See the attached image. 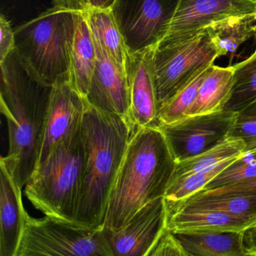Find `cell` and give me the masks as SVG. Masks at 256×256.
Returning <instances> with one entry per match:
<instances>
[{
    "mask_svg": "<svg viewBox=\"0 0 256 256\" xmlns=\"http://www.w3.org/2000/svg\"><path fill=\"white\" fill-rule=\"evenodd\" d=\"M0 108L6 118L10 149L1 157L23 188L36 169L54 86L44 82L16 48L0 62Z\"/></svg>",
    "mask_w": 256,
    "mask_h": 256,
    "instance_id": "1",
    "label": "cell"
},
{
    "mask_svg": "<svg viewBox=\"0 0 256 256\" xmlns=\"http://www.w3.org/2000/svg\"><path fill=\"white\" fill-rule=\"evenodd\" d=\"M82 132L85 160L76 224L104 228L110 192L136 130L128 118L106 113L89 104Z\"/></svg>",
    "mask_w": 256,
    "mask_h": 256,
    "instance_id": "2",
    "label": "cell"
},
{
    "mask_svg": "<svg viewBox=\"0 0 256 256\" xmlns=\"http://www.w3.org/2000/svg\"><path fill=\"white\" fill-rule=\"evenodd\" d=\"M176 164L158 127L138 130L128 142L110 192L104 228H121L145 204L164 196Z\"/></svg>",
    "mask_w": 256,
    "mask_h": 256,
    "instance_id": "3",
    "label": "cell"
},
{
    "mask_svg": "<svg viewBox=\"0 0 256 256\" xmlns=\"http://www.w3.org/2000/svg\"><path fill=\"white\" fill-rule=\"evenodd\" d=\"M86 0H53L52 8L14 30L16 50L44 82L70 77L79 12Z\"/></svg>",
    "mask_w": 256,
    "mask_h": 256,
    "instance_id": "4",
    "label": "cell"
},
{
    "mask_svg": "<svg viewBox=\"0 0 256 256\" xmlns=\"http://www.w3.org/2000/svg\"><path fill=\"white\" fill-rule=\"evenodd\" d=\"M84 160L80 128L37 166L25 186V194L34 208L54 220L76 224Z\"/></svg>",
    "mask_w": 256,
    "mask_h": 256,
    "instance_id": "5",
    "label": "cell"
},
{
    "mask_svg": "<svg viewBox=\"0 0 256 256\" xmlns=\"http://www.w3.org/2000/svg\"><path fill=\"white\" fill-rule=\"evenodd\" d=\"M218 58L206 30L181 37L164 38L152 50V71L158 109Z\"/></svg>",
    "mask_w": 256,
    "mask_h": 256,
    "instance_id": "6",
    "label": "cell"
},
{
    "mask_svg": "<svg viewBox=\"0 0 256 256\" xmlns=\"http://www.w3.org/2000/svg\"><path fill=\"white\" fill-rule=\"evenodd\" d=\"M114 256L104 228L28 214L17 256Z\"/></svg>",
    "mask_w": 256,
    "mask_h": 256,
    "instance_id": "7",
    "label": "cell"
},
{
    "mask_svg": "<svg viewBox=\"0 0 256 256\" xmlns=\"http://www.w3.org/2000/svg\"><path fill=\"white\" fill-rule=\"evenodd\" d=\"M180 0H116L112 8L130 54L156 47L167 36Z\"/></svg>",
    "mask_w": 256,
    "mask_h": 256,
    "instance_id": "8",
    "label": "cell"
},
{
    "mask_svg": "<svg viewBox=\"0 0 256 256\" xmlns=\"http://www.w3.org/2000/svg\"><path fill=\"white\" fill-rule=\"evenodd\" d=\"M239 114L222 110L186 116L173 124L158 127L178 163L211 149L228 137Z\"/></svg>",
    "mask_w": 256,
    "mask_h": 256,
    "instance_id": "9",
    "label": "cell"
},
{
    "mask_svg": "<svg viewBox=\"0 0 256 256\" xmlns=\"http://www.w3.org/2000/svg\"><path fill=\"white\" fill-rule=\"evenodd\" d=\"M167 222V204L162 196L140 208L124 227L104 228V232L114 256H148Z\"/></svg>",
    "mask_w": 256,
    "mask_h": 256,
    "instance_id": "10",
    "label": "cell"
},
{
    "mask_svg": "<svg viewBox=\"0 0 256 256\" xmlns=\"http://www.w3.org/2000/svg\"><path fill=\"white\" fill-rule=\"evenodd\" d=\"M88 106L86 98L72 84L70 77L54 85L37 166L44 162L61 142L80 130Z\"/></svg>",
    "mask_w": 256,
    "mask_h": 256,
    "instance_id": "11",
    "label": "cell"
},
{
    "mask_svg": "<svg viewBox=\"0 0 256 256\" xmlns=\"http://www.w3.org/2000/svg\"><path fill=\"white\" fill-rule=\"evenodd\" d=\"M256 12V0H180L164 38L192 35L228 18Z\"/></svg>",
    "mask_w": 256,
    "mask_h": 256,
    "instance_id": "12",
    "label": "cell"
},
{
    "mask_svg": "<svg viewBox=\"0 0 256 256\" xmlns=\"http://www.w3.org/2000/svg\"><path fill=\"white\" fill-rule=\"evenodd\" d=\"M94 40L96 65L85 98L102 112L128 118L130 96L126 71L116 65Z\"/></svg>",
    "mask_w": 256,
    "mask_h": 256,
    "instance_id": "13",
    "label": "cell"
},
{
    "mask_svg": "<svg viewBox=\"0 0 256 256\" xmlns=\"http://www.w3.org/2000/svg\"><path fill=\"white\" fill-rule=\"evenodd\" d=\"M154 48L128 54L126 70L130 86L128 119L136 131L158 127V106L152 71Z\"/></svg>",
    "mask_w": 256,
    "mask_h": 256,
    "instance_id": "14",
    "label": "cell"
},
{
    "mask_svg": "<svg viewBox=\"0 0 256 256\" xmlns=\"http://www.w3.org/2000/svg\"><path fill=\"white\" fill-rule=\"evenodd\" d=\"M22 190L0 161V256H17L20 247L28 215Z\"/></svg>",
    "mask_w": 256,
    "mask_h": 256,
    "instance_id": "15",
    "label": "cell"
},
{
    "mask_svg": "<svg viewBox=\"0 0 256 256\" xmlns=\"http://www.w3.org/2000/svg\"><path fill=\"white\" fill-rule=\"evenodd\" d=\"M254 224L256 216L212 210H168L167 227L174 233L242 232Z\"/></svg>",
    "mask_w": 256,
    "mask_h": 256,
    "instance_id": "16",
    "label": "cell"
},
{
    "mask_svg": "<svg viewBox=\"0 0 256 256\" xmlns=\"http://www.w3.org/2000/svg\"><path fill=\"white\" fill-rule=\"evenodd\" d=\"M88 5L79 12L70 68V80L84 98L97 60L95 40L88 20Z\"/></svg>",
    "mask_w": 256,
    "mask_h": 256,
    "instance_id": "17",
    "label": "cell"
},
{
    "mask_svg": "<svg viewBox=\"0 0 256 256\" xmlns=\"http://www.w3.org/2000/svg\"><path fill=\"white\" fill-rule=\"evenodd\" d=\"M174 234L188 256H248L244 232Z\"/></svg>",
    "mask_w": 256,
    "mask_h": 256,
    "instance_id": "18",
    "label": "cell"
},
{
    "mask_svg": "<svg viewBox=\"0 0 256 256\" xmlns=\"http://www.w3.org/2000/svg\"><path fill=\"white\" fill-rule=\"evenodd\" d=\"M234 73V66H211L186 116L206 114L224 110L232 92Z\"/></svg>",
    "mask_w": 256,
    "mask_h": 256,
    "instance_id": "19",
    "label": "cell"
},
{
    "mask_svg": "<svg viewBox=\"0 0 256 256\" xmlns=\"http://www.w3.org/2000/svg\"><path fill=\"white\" fill-rule=\"evenodd\" d=\"M166 204L168 211L212 210L242 216H256V194L196 193L182 202L166 200Z\"/></svg>",
    "mask_w": 256,
    "mask_h": 256,
    "instance_id": "20",
    "label": "cell"
},
{
    "mask_svg": "<svg viewBox=\"0 0 256 256\" xmlns=\"http://www.w3.org/2000/svg\"><path fill=\"white\" fill-rule=\"evenodd\" d=\"M218 58L234 54L241 44L256 36V12L228 18L206 28Z\"/></svg>",
    "mask_w": 256,
    "mask_h": 256,
    "instance_id": "21",
    "label": "cell"
},
{
    "mask_svg": "<svg viewBox=\"0 0 256 256\" xmlns=\"http://www.w3.org/2000/svg\"><path fill=\"white\" fill-rule=\"evenodd\" d=\"M88 20L92 35L97 42L116 65L126 70L130 54L112 10L89 8Z\"/></svg>",
    "mask_w": 256,
    "mask_h": 256,
    "instance_id": "22",
    "label": "cell"
},
{
    "mask_svg": "<svg viewBox=\"0 0 256 256\" xmlns=\"http://www.w3.org/2000/svg\"><path fill=\"white\" fill-rule=\"evenodd\" d=\"M245 155L246 144L244 140L240 138L228 136L211 149L178 162L172 179L193 172L208 170L226 160Z\"/></svg>",
    "mask_w": 256,
    "mask_h": 256,
    "instance_id": "23",
    "label": "cell"
},
{
    "mask_svg": "<svg viewBox=\"0 0 256 256\" xmlns=\"http://www.w3.org/2000/svg\"><path fill=\"white\" fill-rule=\"evenodd\" d=\"M234 83L224 110L240 113L256 102V54L234 66Z\"/></svg>",
    "mask_w": 256,
    "mask_h": 256,
    "instance_id": "24",
    "label": "cell"
},
{
    "mask_svg": "<svg viewBox=\"0 0 256 256\" xmlns=\"http://www.w3.org/2000/svg\"><path fill=\"white\" fill-rule=\"evenodd\" d=\"M241 158L242 157L230 158L208 170L193 172L173 178L166 190L164 198L170 202H182L188 198L202 191L217 175Z\"/></svg>",
    "mask_w": 256,
    "mask_h": 256,
    "instance_id": "25",
    "label": "cell"
},
{
    "mask_svg": "<svg viewBox=\"0 0 256 256\" xmlns=\"http://www.w3.org/2000/svg\"><path fill=\"white\" fill-rule=\"evenodd\" d=\"M209 68L202 72L182 90L158 109V126L173 124L186 118V114L196 98Z\"/></svg>",
    "mask_w": 256,
    "mask_h": 256,
    "instance_id": "26",
    "label": "cell"
},
{
    "mask_svg": "<svg viewBox=\"0 0 256 256\" xmlns=\"http://www.w3.org/2000/svg\"><path fill=\"white\" fill-rule=\"evenodd\" d=\"M254 176H256V152L246 154L217 175L202 191L232 185Z\"/></svg>",
    "mask_w": 256,
    "mask_h": 256,
    "instance_id": "27",
    "label": "cell"
},
{
    "mask_svg": "<svg viewBox=\"0 0 256 256\" xmlns=\"http://www.w3.org/2000/svg\"><path fill=\"white\" fill-rule=\"evenodd\" d=\"M228 136L240 138L246 144V154L256 150V115L239 114Z\"/></svg>",
    "mask_w": 256,
    "mask_h": 256,
    "instance_id": "28",
    "label": "cell"
},
{
    "mask_svg": "<svg viewBox=\"0 0 256 256\" xmlns=\"http://www.w3.org/2000/svg\"><path fill=\"white\" fill-rule=\"evenodd\" d=\"M148 256H188V254L175 234L166 227L150 250Z\"/></svg>",
    "mask_w": 256,
    "mask_h": 256,
    "instance_id": "29",
    "label": "cell"
},
{
    "mask_svg": "<svg viewBox=\"0 0 256 256\" xmlns=\"http://www.w3.org/2000/svg\"><path fill=\"white\" fill-rule=\"evenodd\" d=\"M16 48L14 30L12 28L8 19L0 16V62H2Z\"/></svg>",
    "mask_w": 256,
    "mask_h": 256,
    "instance_id": "30",
    "label": "cell"
},
{
    "mask_svg": "<svg viewBox=\"0 0 256 256\" xmlns=\"http://www.w3.org/2000/svg\"><path fill=\"white\" fill-rule=\"evenodd\" d=\"M200 194H256V176L232 185L199 192Z\"/></svg>",
    "mask_w": 256,
    "mask_h": 256,
    "instance_id": "31",
    "label": "cell"
},
{
    "mask_svg": "<svg viewBox=\"0 0 256 256\" xmlns=\"http://www.w3.org/2000/svg\"><path fill=\"white\" fill-rule=\"evenodd\" d=\"M248 256H256V224L244 232Z\"/></svg>",
    "mask_w": 256,
    "mask_h": 256,
    "instance_id": "32",
    "label": "cell"
},
{
    "mask_svg": "<svg viewBox=\"0 0 256 256\" xmlns=\"http://www.w3.org/2000/svg\"><path fill=\"white\" fill-rule=\"evenodd\" d=\"M90 8L94 10H112L116 0H86Z\"/></svg>",
    "mask_w": 256,
    "mask_h": 256,
    "instance_id": "33",
    "label": "cell"
},
{
    "mask_svg": "<svg viewBox=\"0 0 256 256\" xmlns=\"http://www.w3.org/2000/svg\"><path fill=\"white\" fill-rule=\"evenodd\" d=\"M240 114L245 115H256V102Z\"/></svg>",
    "mask_w": 256,
    "mask_h": 256,
    "instance_id": "34",
    "label": "cell"
},
{
    "mask_svg": "<svg viewBox=\"0 0 256 256\" xmlns=\"http://www.w3.org/2000/svg\"><path fill=\"white\" fill-rule=\"evenodd\" d=\"M253 152H256V150H254L253 151V152H250V154H253Z\"/></svg>",
    "mask_w": 256,
    "mask_h": 256,
    "instance_id": "35",
    "label": "cell"
},
{
    "mask_svg": "<svg viewBox=\"0 0 256 256\" xmlns=\"http://www.w3.org/2000/svg\"><path fill=\"white\" fill-rule=\"evenodd\" d=\"M254 54H256V52H254Z\"/></svg>",
    "mask_w": 256,
    "mask_h": 256,
    "instance_id": "36",
    "label": "cell"
}]
</instances>
